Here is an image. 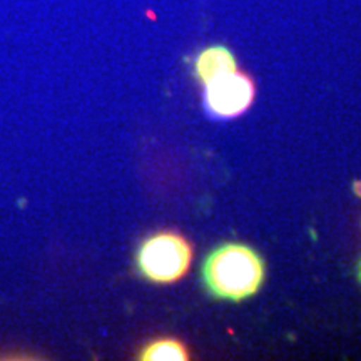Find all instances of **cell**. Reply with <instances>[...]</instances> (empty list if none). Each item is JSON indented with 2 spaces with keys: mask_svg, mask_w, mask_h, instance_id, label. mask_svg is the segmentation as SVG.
I'll list each match as a JSON object with an SVG mask.
<instances>
[{
  "mask_svg": "<svg viewBox=\"0 0 361 361\" xmlns=\"http://www.w3.org/2000/svg\"><path fill=\"white\" fill-rule=\"evenodd\" d=\"M141 360L147 361H186L189 351L183 341L174 338H161L149 343L141 351Z\"/></svg>",
  "mask_w": 361,
  "mask_h": 361,
  "instance_id": "cell-5",
  "label": "cell"
},
{
  "mask_svg": "<svg viewBox=\"0 0 361 361\" xmlns=\"http://www.w3.org/2000/svg\"><path fill=\"white\" fill-rule=\"evenodd\" d=\"M206 107L218 117H238L250 109L256 85L246 72L234 69L204 84Z\"/></svg>",
  "mask_w": 361,
  "mask_h": 361,
  "instance_id": "cell-3",
  "label": "cell"
},
{
  "mask_svg": "<svg viewBox=\"0 0 361 361\" xmlns=\"http://www.w3.org/2000/svg\"><path fill=\"white\" fill-rule=\"evenodd\" d=\"M360 278H361V263H360Z\"/></svg>",
  "mask_w": 361,
  "mask_h": 361,
  "instance_id": "cell-7",
  "label": "cell"
},
{
  "mask_svg": "<svg viewBox=\"0 0 361 361\" xmlns=\"http://www.w3.org/2000/svg\"><path fill=\"white\" fill-rule=\"evenodd\" d=\"M192 247L183 234L164 231L147 238L139 247L137 266L154 283H176L189 271Z\"/></svg>",
  "mask_w": 361,
  "mask_h": 361,
  "instance_id": "cell-2",
  "label": "cell"
},
{
  "mask_svg": "<svg viewBox=\"0 0 361 361\" xmlns=\"http://www.w3.org/2000/svg\"><path fill=\"white\" fill-rule=\"evenodd\" d=\"M264 271L263 259L252 247L228 243L207 256L202 264V279L219 300L243 301L258 293Z\"/></svg>",
  "mask_w": 361,
  "mask_h": 361,
  "instance_id": "cell-1",
  "label": "cell"
},
{
  "mask_svg": "<svg viewBox=\"0 0 361 361\" xmlns=\"http://www.w3.org/2000/svg\"><path fill=\"white\" fill-rule=\"evenodd\" d=\"M238 69L233 52L224 45H211L202 49L194 59V74L202 84H207L219 75Z\"/></svg>",
  "mask_w": 361,
  "mask_h": 361,
  "instance_id": "cell-4",
  "label": "cell"
},
{
  "mask_svg": "<svg viewBox=\"0 0 361 361\" xmlns=\"http://www.w3.org/2000/svg\"><path fill=\"white\" fill-rule=\"evenodd\" d=\"M355 191H356V194H358V196H361V184L360 183L355 184Z\"/></svg>",
  "mask_w": 361,
  "mask_h": 361,
  "instance_id": "cell-6",
  "label": "cell"
}]
</instances>
